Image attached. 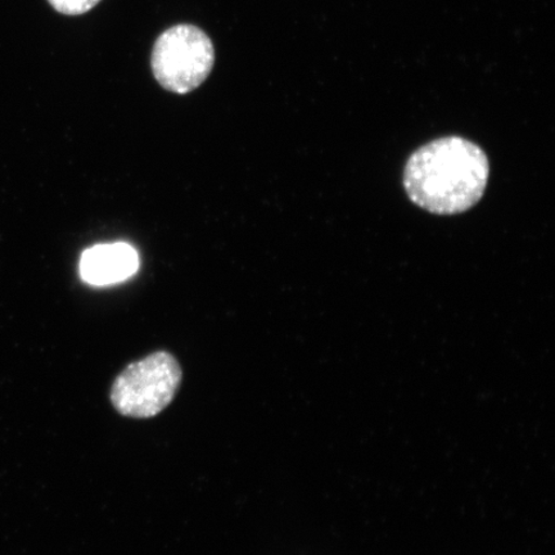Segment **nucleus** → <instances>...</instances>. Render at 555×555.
<instances>
[{
	"instance_id": "obj_1",
	"label": "nucleus",
	"mask_w": 555,
	"mask_h": 555,
	"mask_svg": "<svg viewBox=\"0 0 555 555\" xmlns=\"http://www.w3.org/2000/svg\"><path fill=\"white\" fill-rule=\"evenodd\" d=\"M490 177L482 149L462 137L436 139L409 157L404 186L416 206L435 215L462 214L483 196Z\"/></svg>"
},
{
	"instance_id": "obj_2",
	"label": "nucleus",
	"mask_w": 555,
	"mask_h": 555,
	"mask_svg": "<svg viewBox=\"0 0 555 555\" xmlns=\"http://www.w3.org/2000/svg\"><path fill=\"white\" fill-rule=\"evenodd\" d=\"M182 378L178 360L168 351H157L125 367L114 382L111 402L129 418H152L170 405Z\"/></svg>"
},
{
	"instance_id": "obj_3",
	"label": "nucleus",
	"mask_w": 555,
	"mask_h": 555,
	"mask_svg": "<svg viewBox=\"0 0 555 555\" xmlns=\"http://www.w3.org/2000/svg\"><path fill=\"white\" fill-rule=\"evenodd\" d=\"M215 50L206 33L193 25H177L159 35L151 66L158 85L171 93L197 89L212 72Z\"/></svg>"
},
{
	"instance_id": "obj_4",
	"label": "nucleus",
	"mask_w": 555,
	"mask_h": 555,
	"mask_svg": "<svg viewBox=\"0 0 555 555\" xmlns=\"http://www.w3.org/2000/svg\"><path fill=\"white\" fill-rule=\"evenodd\" d=\"M138 268L135 248L121 242L90 247L80 260L82 281L93 286H108L128 280Z\"/></svg>"
},
{
	"instance_id": "obj_5",
	"label": "nucleus",
	"mask_w": 555,
	"mask_h": 555,
	"mask_svg": "<svg viewBox=\"0 0 555 555\" xmlns=\"http://www.w3.org/2000/svg\"><path fill=\"white\" fill-rule=\"evenodd\" d=\"M48 2L62 15L79 16L93 10L101 0H48Z\"/></svg>"
}]
</instances>
